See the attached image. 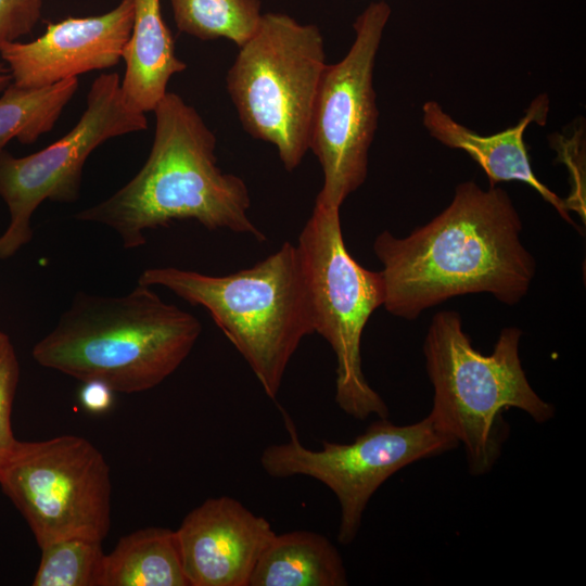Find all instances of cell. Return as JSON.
<instances>
[{
    "label": "cell",
    "mask_w": 586,
    "mask_h": 586,
    "mask_svg": "<svg viewBox=\"0 0 586 586\" xmlns=\"http://www.w3.org/2000/svg\"><path fill=\"white\" fill-rule=\"evenodd\" d=\"M102 586H189L176 531L145 527L105 555Z\"/></svg>",
    "instance_id": "obj_17"
},
{
    "label": "cell",
    "mask_w": 586,
    "mask_h": 586,
    "mask_svg": "<svg viewBox=\"0 0 586 586\" xmlns=\"http://www.w3.org/2000/svg\"><path fill=\"white\" fill-rule=\"evenodd\" d=\"M115 392L105 383L100 381H86L79 392V400L82 407L92 413L107 411L113 404Z\"/></svg>",
    "instance_id": "obj_23"
},
{
    "label": "cell",
    "mask_w": 586,
    "mask_h": 586,
    "mask_svg": "<svg viewBox=\"0 0 586 586\" xmlns=\"http://www.w3.org/2000/svg\"><path fill=\"white\" fill-rule=\"evenodd\" d=\"M548 111L547 94H539L517 125L497 133L482 136L456 122L437 102L428 101L422 107V122L435 140L469 154L486 174L489 187L499 182H524L556 208L565 221L576 227L569 214L566 200L552 192L534 174L524 142L527 126L531 123L544 126Z\"/></svg>",
    "instance_id": "obj_14"
},
{
    "label": "cell",
    "mask_w": 586,
    "mask_h": 586,
    "mask_svg": "<svg viewBox=\"0 0 586 586\" xmlns=\"http://www.w3.org/2000/svg\"><path fill=\"white\" fill-rule=\"evenodd\" d=\"M201 332L195 316L138 283L122 296L77 294L31 356L44 368L130 394L173 374Z\"/></svg>",
    "instance_id": "obj_3"
},
{
    "label": "cell",
    "mask_w": 586,
    "mask_h": 586,
    "mask_svg": "<svg viewBox=\"0 0 586 586\" xmlns=\"http://www.w3.org/2000/svg\"><path fill=\"white\" fill-rule=\"evenodd\" d=\"M11 82L12 77L8 66L4 63H0V92H3Z\"/></svg>",
    "instance_id": "obj_24"
},
{
    "label": "cell",
    "mask_w": 586,
    "mask_h": 586,
    "mask_svg": "<svg viewBox=\"0 0 586 586\" xmlns=\"http://www.w3.org/2000/svg\"><path fill=\"white\" fill-rule=\"evenodd\" d=\"M296 246L310 291L315 333L335 355V403L358 420L387 418L386 404L365 378L360 353L364 329L384 305L381 271L366 269L349 254L337 207L315 203Z\"/></svg>",
    "instance_id": "obj_7"
},
{
    "label": "cell",
    "mask_w": 586,
    "mask_h": 586,
    "mask_svg": "<svg viewBox=\"0 0 586 586\" xmlns=\"http://www.w3.org/2000/svg\"><path fill=\"white\" fill-rule=\"evenodd\" d=\"M390 15L385 1L371 2L354 23L346 55L323 71L308 141L323 171L316 203L340 208L367 178L379 118L373 69Z\"/></svg>",
    "instance_id": "obj_11"
},
{
    "label": "cell",
    "mask_w": 586,
    "mask_h": 586,
    "mask_svg": "<svg viewBox=\"0 0 586 586\" xmlns=\"http://www.w3.org/2000/svg\"><path fill=\"white\" fill-rule=\"evenodd\" d=\"M78 86V77L42 88H21L11 82L0 97V150L13 139L33 144L49 132Z\"/></svg>",
    "instance_id": "obj_18"
},
{
    "label": "cell",
    "mask_w": 586,
    "mask_h": 586,
    "mask_svg": "<svg viewBox=\"0 0 586 586\" xmlns=\"http://www.w3.org/2000/svg\"><path fill=\"white\" fill-rule=\"evenodd\" d=\"M133 20L122 59L125 74L120 89L125 101L142 113L154 111L168 92L169 79L187 68L175 52L161 0H132Z\"/></svg>",
    "instance_id": "obj_15"
},
{
    "label": "cell",
    "mask_w": 586,
    "mask_h": 586,
    "mask_svg": "<svg viewBox=\"0 0 586 586\" xmlns=\"http://www.w3.org/2000/svg\"><path fill=\"white\" fill-rule=\"evenodd\" d=\"M0 487L39 548L66 538L103 540L111 527L112 484L102 453L78 435L17 441Z\"/></svg>",
    "instance_id": "obj_8"
},
{
    "label": "cell",
    "mask_w": 586,
    "mask_h": 586,
    "mask_svg": "<svg viewBox=\"0 0 586 586\" xmlns=\"http://www.w3.org/2000/svg\"><path fill=\"white\" fill-rule=\"evenodd\" d=\"M153 112L155 133L144 165L115 193L74 218L111 228L126 250L145 244L148 230L187 219L264 242L266 235L247 216L244 180L217 166L216 137L198 111L167 92Z\"/></svg>",
    "instance_id": "obj_2"
},
{
    "label": "cell",
    "mask_w": 586,
    "mask_h": 586,
    "mask_svg": "<svg viewBox=\"0 0 586 586\" xmlns=\"http://www.w3.org/2000/svg\"><path fill=\"white\" fill-rule=\"evenodd\" d=\"M522 221L509 194L474 181L457 186L450 204L405 238L377 235L385 309L406 320L464 294L489 293L513 306L527 294L536 263L521 242Z\"/></svg>",
    "instance_id": "obj_1"
},
{
    "label": "cell",
    "mask_w": 586,
    "mask_h": 586,
    "mask_svg": "<svg viewBox=\"0 0 586 586\" xmlns=\"http://www.w3.org/2000/svg\"><path fill=\"white\" fill-rule=\"evenodd\" d=\"M120 80L117 73L99 75L78 123L47 148L23 157L0 150V198L9 211V224L0 234V259L31 241V218L44 201L73 203L79 198L85 164L98 146L148 128L145 113L125 101Z\"/></svg>",
    "instance_id": "obj_10"
},
{
    "label": "cell",
    "mask_w": 586,
    "mask_h": 586,
    "mask_svg": "<svg viewBox=\"0 0 586 586\" xmlns=\"http://www.w3.org/2000/svg\"><path fill=\"white\" fill-rule=\"evenodd\" d=\"M20 374L14 344L9 334L0 331V470L18 441L12 429V411Z\"/></svg>",
    "instance_id": "obj_21"
},
{
    "label": "cell",
    "mask_w": 586,
    "mask_h": 586,
    "mask_svg": "<svg viewBox=\"0 0 586 586\" xmlns=\"http://www.w3.org/2000/svg\"><path fill=\"white\" fill-rule=\"evenodd\" d=\"M40 550L33 586H102L105 553L101 540L66 538Z\"/></svg>",
    "instance_id": "obj_20"
},
{
    "label": "cell",
    "mask_w": 586,
    "mask_h": 586,
    "mask_svg": "<svg viewBox=\"0 0 586 586\" xmlns=\"http://www.w3.org/2000/svg\"><path fill=\"white\" fill-rule=\"evenodd\" d=\"M275 534L268 520L237 499H206L176 530L189 586H249Z\"/></svg>",
    "instance_id": "obj_13"
},
{
    "label": "cell",
    "mask_w": 586,
    "mask_h": 586,
    "mask_svg": "<svg viewBox=\"0 0 586 586\" xmlns=\"http://www.w3.org/2000/svg\"><path fill=\"white\" fill-rule=\"evenodd\" d=\"M327 66L323 37L284 13L262 15L226 81L243 128L271 143L288 171L308 151L316 97Z\"/></svg>",
    "instance_id": "obj_6"
},
{
    "label": "cell",
    "mask_w": 586,
    "mask_h": 586,
    "mask_svg": "<svg viewBox=\"0 0 586 586\" xmlns=\"http://www.w3.org/2000/svg\"><path fill=\"white\" fill-rule=\"evenodd\" d=\"M132 20V0H122L101 15L50 23L33 41L8 42L2 46L0 56L15 86L48 87L117 65L131 33Z\"/></svg>",
    "instance_id": "obj_12"
},
{
    "label": "cell",
    "mask_w": 586,
    "mask_h": 586,
    "mask_svg": "<svg viewBox=\"0 0 586 586\" xmlns=\"http://www.w3.org/2000/svg\"><path fill=\"white\" fill-rule=\"evenodd\" d=\"M177 28L201 40L226 38L242 47L256 31L259 0H170Z\"/></svg>",
    "instance_id": "obj_19"
},
{
    "label": "cell",
    "mask_w": 586,
    "mask_h": 586,
    "mask_svg": "<svg viewBox=\"0 0 586 586\" xmlns=\"http://www.w3.org/2000/svg\"><path fill=\"white\" fill-rule=\"evenodd\" d=\"M138 283L164 286L204 307L271 399L302 340L315 333L310 291L297 246L291 242L230 275L156 267L145 269Z\"/></svg>",
    "instance_id": "obj_4"
},
{
    "label": "cell",
    "mask_w": 586,
    "mask_h": 586,
    "mask_svg": "<svg viewBox=\"0 0 586 586\" xmlns=\"http://www.w3.org/2000/svg\"><path fill=\"white\" fill-rule=\"evenodd\" d=\"M521 336L518 327H506L493 352L484 355L473 347L455 310L436 313L425 334L423 355L433 386L429 418L463 445L474 476L489 472L501 454L508 435L504 410L520 409L537 423L555 416V406L534 391L523 370Z\"/></svg>",
    "instance_id": "obj_5"
},
{
    "label": "cell",
    "mask_w": 586,
    "mask_h": 586,
    "mask_svg": "<svg viewBox=\"0 0 586 586\" xmlns=\"http://www.w3.org/2000/svg\"><path fill=\"white\" fill-rule=\"evenodd\" d=\"M43 0H0V50L29 35L41 17Z\"/></svg>",
    "instance_id": "obj_22"
},
{
    "label": "cell",
    "mask_w": 586,
    "mask_h": 586,
    "mask_svg": "<svg viewBox=\"0 0 586 586\" xmlns=\"http://www.w3.org/2000/svg\"><path fill=\"white\" fill-rule=\"evenodd\" d=\"M282 417L289 441L266 447L262 468L271 477L302 475L329 487L340 504L337 540L342 545L355 540L369 500L387 479L406 466L459 445L436 430L428 416L405 425L379 418L353 442L324 441L321 449L314 450L301 443L293 420L283 410Z\"/></svg>",
    "instance_id": "obj_9"
},
{
    "label": "cell",
    "mask_w": 586,
    "mask_h": 586,
    "mask_svg": "<svg viewBox=\"0 0 586 586\" xmlns=\"http://www.w3.org/2000/svg\"><path fill=\"white\" fill-rule=\"evenodd\" d=\"M347 573L336 547L310 531L275 534L260 555L249 586H345Z\"/></svg>",
    "instance_id": "obj_16"
}]
</instances>
